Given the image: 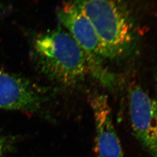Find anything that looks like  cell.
Here are the masks:
<instances>
[{
    "label": "cell",
    "instance_id": "9",
    "mask_svg": "<svg viewBox=\"0 0 157 157\" xmlns=\"http://www.w3.org/2000/svg\"><path fill=\"white\" fill-rule=\"evenodd\" d=\"M1 3H0V8H1Z\"/></svg>",
    "mask_w": 157,
    "mask_h": 157
},
{
    "label": "cell",
    "instance_id": "8",
    "mask_svg": "<svg viewBox=\"0 0 157 157\" xmlns=\"http://www.w3.org/2000/svg\"><path fill=\"white\" fill-rule=\"evenodd\" d=\"M155 80H156V83H157V72H156V73H155Z\"/></svg>",
    "mask_w": 157,
    "mask_h": 157
},
{
    "label": "cell",
    "instance_id": "7",
    "mask_svg": "<svg viewBox=\"0 0 157 157\" xmlns=\"http://www.w3.org/2000/svg\"><path fill=\"white\" fill-rule=\"evenodd\" d=\"M5 137L0 135V157H3L6 151L7 150L8 142Z\"/></svg>",
    "mask_w": 157,
    "mask_h": 157
},
{
    "label": "cell",
    "instance_id": "1",
    "mask_svg": "<svg viewBox=\"0 0 157 157\" xmlns=\"http://www.w3.org/2000/svg\"><path fill=\"white\" fill-rule=\"evenodd\" d=\"M33 51L41 72L57 83L73 87L89 72L83 51L61 27L37 35L33 42Z\"/></svg>",
    "mask_w": 157,
    "mask_h": 157
},
{
    "label": "cell",
    "instance_id": "2",
    "mask_svg": "<svg viewBox=\"0 0 157 157\" xmlns=\"http://www.w3.org/2000/svg\"><path fill=\"white\" fill-rule=\"evenodd\" d=\"M72 2L94 29L105 59L122 58L133 50L135 23L124 0H73Z\"/></svg>",
    "mask_w": 157,
    "mask_h": 157
},
{
    "label": "cell",
    "instance_id": "4",
    "mask_svg": "<svg viewBox=\"0 0 157 157\" xmlns=\"http://www.w3.org/2000/svg\"><path fill=\"white\" fill-rule=\"evenodd\" d=\"M129 109L136 138L149 157H157V100L136 85L129 90Z\"/></svg>",
    "mask_w": 157,
    "mask_h": 157
},
{
    "label": "cell",
    "instance_id": "3",
    "mask_svg": "<svg viewBox=\"0 0 157 157\" xmlns=\"http://www.w3.org/2000/svg\"><path fill=\"white\" fill-rule=\"evenodd\" d=\"M58 21L67 29L83 51L89 71L91 75L104 87L113 89L117 84L116 76L104 65L101 43L94 29L72 2H69L56 12Z\"/></svg>",
    "mask_w": 157,
    "mask_h": 157
},
{
    "label": "cell",
    "instance_id": "5",
    "mask_svg": "<svg viewBox=\"0 0 157 157\" xmlns=\"http://www.w3.org/2000/svg\"><path fill=\"white\" fill-rule=\"evenodd\" d=\"M46 100L42 91L29 80L0 69V109L36 113Z\"/></svg>",
    "mask_w": 157,
    "mask_h": 157
},
{
    "label": "cell",
    "instance_id": "6",
    "mask_svg": "<svg viewBox=\"0 0 157 157\" xmlns=\"http://www.w3.org/2000/svg\"><path fill=\"white\" fill-rule=\"evenodd\" d=\"M90 105L95 124L96 157H124L108 97L101 94H94L90 99Z\"/></svg>",
    "mask_w": 157,
    "mask_h": 157
}]
</instances>
